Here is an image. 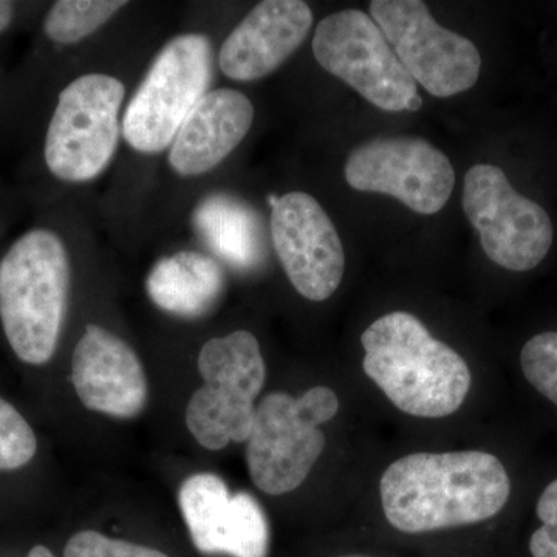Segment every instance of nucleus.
<instances>
[{
  "label": "nucleus",
  "mask_w": 557,
  "mask_h": 557,
  "mask_svg": "<svg viewBox=\"0 0 557 557\" xmlns=\"http://www.w3.org/2000/svg\"><path fill=\"white\" fill-rule=\"evenodd\" d=\"M380 493L388 523L420 534L494 518L507 505L511 483L493 454L417 453L384 471Z\"/></svg>",
  "instance_id": "f257e3e1"
},
{
  "label": "nucleus",
  "mask_w": 557,
  "mask_h": 557,
  "mask_svg": "<svg viewBox=\"0 0 557 557\" xmlns=\"http://www.w3.org/2000/svg\"><path fill=\"white\" fill-rule=\"evenodd\" d=\"M361 344L364 372L401 412L448 417L467 399L471 388L467 361L435 339L413 314H384L362 333Z\"/></svg>",
  "instance_id": "f03ea898"
},
{
  "label": "nucleus",
  "mask_w": 557,
  "mask_h": 557,
  "mask_svg": "<svg viewBox=\"0 0 557 557\" xmlns=\"http://www.w3.org/2000/svg\"><path fill=\"white\" fill-rule=\"evenodd\" d=\"M72 267L64 240L33 228L0 259V322L21 361L42 366L53 358L67 314Z\"/></svg>",
  "instance_id": "7ed1b4c3"
},
{
  "label": "nucleus",
  "mask_w": 557,
  "mask_h": 557,
  "mask_svg": "<svg viewBox=\"0 0 557 557\" xmlns=\"http://www.w3.org/2000/svg\"><path fill=\"white\" fill-rule=\"evenodd\" d=\"M338 409L335 391L324 386L310 388L299 398L274 392L260 399L247 440L252 483L270 496L302 485L325 448L319 426L335 418Z\"/></svg>",
  "instance_id": "20e7f679"
},
{
  "label": "nucleus",
  "mask_w": 557,
  "mask_h": 557,
  "mask_svg": "<svg viewBox=\"0 0 557 557\" xmlns=\"http://www.w3.org/2000/svg\"><path fill=\"white\" fill-rule=\"evenodd\" d=\"M197 368L205 384L194 392L185 413L193 437L209 450L247 442L267 379L259 341L247 330L209 339Z\"/></svg>",
  "instance_id": "39448f33"
},
{
  "label": "nucleus",
  "mask_w": 557,
  "mask_h": 557,
  "mask_svg": "<svg viewBox=\"0 0 557 557\" xmlns=\"http://www.w3.org/2000/svg\"><path fill=\"white\" fill-rule=\"evenodd\" d=\"M124 95V84L104 73L78 76L62 89L44 141L53 177L86 183L108 170L123 134Z\"/></svg>",
  "instance_id": "423d86ee"
},
{
  "label": "nucleus",
  "mask_w": 557,
  "mask_h": 557,
  "mask_svg": "<svg viewBox=\"0 0 557 557\" xmlns=\"http://www.w3.org/2000/svg\"><path fill=\"white\" fill-rule=\"evenodd\" d=\"M211 76L207 35L185 33L171 39L124 110L121 132L127 145L141 153L171 148L190 110L208 94Z\"/></svg>",
  "instance_id": "0eeeda50"
},
{
  "label": "nucleus",
  "mask_w": 557,
  "mask_h": 557,
  "mask_svg": "<svg viewBox=\"0 0 557 557\" xmlns=\"http://www.w3.org/2000/svg\"><path fill=\"white\" fill-rule=\"evenodd\" d=\"M318 64L386 112L408 110L417 83L372 16L343 10L319 22L313 36Z\"/></svg>",
  "instance_id": "6e6552de"
},
{
  "label": "nucleus",
  "mask_w": 557,
  "mask_h": 557,
  "mask_svg": "<svg viewBox=\"0 0 557 557\" xmlns=\"http://www.w3.org/2000/svg\"><path fill=\"white\" fill-rule=\"evenodd\" d=\"M463 209L483 251L502 269H536L552 248L555 231L547 211L512 188L500 168L475 164L467 172Z\"/></svg>",
  "instance_id": "1a4fd4ad"
},
{
  "label": "nucleus",
  "mask_w": 557,
  "mask_h": 557,
  "mask_svg": "<svg viewBox=\"0 0 557 557\" xmlns=\"http://www.w3.org/2000/svg\"><path fill=\"white\" fill-rule=\"evenodd\" d=\"M370 16L416 83L438 98L475 86L482 57L471 40L443 28L420 0H373Z\"/></svg>",
  "instance_id": "9d476101"
},
{
  "label": "nucleus",
  "mask_w": 557,
  "mask_h": 557,
  "mask_svg": "<svg viewBox=\"0 0 557 557\" xmlns=\"http://www.w3.org/2000/svg\"><path fill=\"white\" fill-rule=\"evenodd\" d=\"M344 174L351 188L395 197L423 215L445 207L456 185L448 157L416 137H381L358 146Z\"/></svg>",
  "instance_id": "9b49d317"
},
{
  "label": "nucleus",
  "mask_w": 557,
  "mask_h": 557,
  "mask_svg": "<svg viewBox=\"0 0 557 557\" xmlns=\"http://www.w3.org/2000/svg\"><path fill=\"white\" fill-rule=\"evenodd\" d=\"M271 237L282 269L304 298L322 302L338 289L346 255L338 231L306 193L270 196Z\"/></svg>",
  "instance_id": "f8f14e48"
},
{
  "label": "nucleus",
  "mask_w": 557,
  "mask_h": 557,
  "mask_svg": "<svg viewBox=\"0 0 557 557\" xmlns=\"http://www.w3.org/2000/svg\"><path fill=\"white\" fill-rule=\"evenodd\" d=\"M178 504L194 547L203 555H269V520L259 502L248 493L231 496L219 475H190L180 487Z\"/></svg>",
  "instance_id": "ddd939ff"
},
{
  "label": "nucleus",
  "mask_w": 557,
  "mask_h": 557,
  "mask_svg": "<svg viewBox=\"0 0 557 557\" xmlns=\"http://www.w3.org/2000/svg\"><path fill=\"white\" fill-rule=\"evenodd\" d=\"M72 383L94 412L134 418L148 405V379L137 351L101 325L84 329L73 351Z\"/></svg>",
  "instance_id": "4468645a"
},
{
  "label": "nucleus",
  "mask_w": 557,
  "mask_h": 557,
  "mask_svg": "<svg viewBox=\"0 0 557 557\" xmlns=\"http://www.w3.org/2000/svg\"><path fill=\"white\" fill-rule=\"evenodd\" d=\"M313 13L302 0H265L230 33L219 65L230 79L249 83L265 78L302 46Z\"/></svg>",
  "instance_id": "2eb2a0df"
},
{
  "label": "nucleus",
  "mask_w": 557,
  "mask_h": 557,
  "mask_svg": "<svg viewBox=\"0 0 557 557\" xmlns=\"http://www.w3.org/2000/svg\"><path fill=\"white\" fill-rule=\"evenodd\" d=\"M255 121V106L234 89L208 91L172 141L170 161L180 177H197L215 170L247 137Z\"/></svg>",
  "instance_id": "dca6fc26"
},
{
  "label": "nucleus",
  "mask_w": 557,
  "mask_h": 557,
  "mask_svg": "<svg viewBox=\"0 0 557 557\" xmlns=\"http://www.w3.org/2000/svg\"><path fill=\"white\" fill-rule=\"evenodd\" d=\"M223 288L225 273L218 260L197 251L160 259L146 278L150 300L178 318L205 317L222 298Z\"/></svg>",
  "instance_id": "f3484780"
},
{
  "label": "nucleus",
  "mask_w": 557,
  "mask_h": 557,
  "mask_svg": "<svg viewBox=\"0 0 557 557\" xmlns=\"http://www.w3.org/2000/svg\"><path fill=\"white\" fill-rule=\"evenodd\" d=\"M194 223L208 247L236 269L248 270L262 255V234L255 212L230 196L208 197L194 212Z\"/></svg>",
  "instance_id": "a211bd4d"
},
{
  "label": "nucleus",
  "mask_w": 557,
  "mask_h": 557,
  "mask_svg": "<svg viewBox=\"0 0 557 557\" xmlns=\"http://www.w3.org/2000/svg\"><path fill=\"white\" fill-rule=\"evenodd\" d=\"M126 5L123 0H60L44 20V33L51 42L72 46L100 30Z\"/></svg>",
  "instance_id": "6ab92c4d"
},
{
  "label": "nucleus",
  "mask_w": 557,
  "mask_h": 557,
  "mask_svg": "<svg viewBox=\"0 0 557 557\" xmlns=\"http://www.w3.org/2000/svg\"><path fill=\"white\" fill-rule=\"evenodd\" d=\"M36 449L38 442L30 424L0 398V471H14L30 463Z\"/></svg>",
  "instance_id": "aec40b11"
},
{
  "label": "nucleus",
  "mask_w": 557,
  "mask_h": 557,
  "mask_svg": "<svg viewBox=\"0 0 557 557\" xmlns=\"http://www.w3.org/2000/svg\"><path fill=\"white\" fill-rule=\"evenodd\" d=\"M528 383L557 406V332H545L528 341L520 354Z\"/></svg>",
  "instance_id": "412c9836"
},
{
  "label": "nucleus",
  "mask_w": 557,
  "mask_h": 557,
  "mask_svg": "<svg viewBox=\"0 0 557 557\" xmlns=\"http://www.w3.org/2000/svg\"><path fill=\"white\" fill-rule=\"evenodd\" d=\"M64 557H170L159 549L98 533L79 531L65 545Z\"/></svg>",
  "instance_id": "4be33fe9"
},
{
  "label": "nucleus",
  "mask_w": 557,
  "mask_h": 557,
  "mask_svg": "<svg viewBox=\"0 0 557 557\" xmlns=\"http://www.w3.org/2000/svg\"><path fill=\"white\" fill-rule=\"evenodd\" d=\"M537 516L542 527L530 541L533 557H557V480L549 483L537 502Z\"/></svg>",
  "instance_id": "5701e85b"
},
{
  "label": "nucleus",
  "mask_w": 557,
  "mask_h": 557,
  "mask_svg": "<svg viewBox=\"0 0 557 557\" xmlns=\"http://www.w3.org/2000/svg\"><path fill=\"white\" fill-rule=\"evenodd\" d=\"M14 14H16V7L9 0H0V35H3L14 21Z\"/></svg>",
  "instance_id": "b1692460"
},
{
  "label": "nucleus",
  "mask_w": 557,
  "mask_h": 557,
  "mask_svg": "<svg viewBox=\"0 0 557 557\" xmlns=\"http://www.w3.org/2000/svg\"><path fill=\"white\" fill-rule=\"evenodd\" d=\"M27 557H54V556H53V553H51L49 548L42 547V545H38V547L32 548V552L28 553Z\"/></svg>",
  "instance_id": "393cba45"
},
{
  "label": "nucleus",
  "mask_w": 557,
  "mask_h": 557,
  "mask_svg": "<svg viewBox=\"0 0 557 557\" xmlns=\"http://www.w3.org/2000/svg\"><path fill=\"white\" fill-rule=\"evenodd\" d=\"M343 557H364V556H355V555H351V556H343Z\"/></svg>",
  "instance_id": "a878e982"
}]
</instances>
